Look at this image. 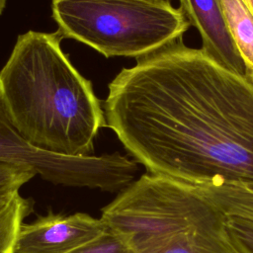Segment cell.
Listing matches in <instances>:
<instances>
[{"label": "cell", "mask_w": 253, "mask_h": 253, "mask_svg": "<svg viewBox=\"0 0 253 253\" xmlns=\"http://www.w3.org/2000/svg\"><path fill=\"white\" fill-rule=\"evenodd\" d=\"M106 126L148 173L253 186V81L180 38L109 84Z\"/></svg>", "instance_id": "1"}, {"label": "cell", "mask_w": 253, "mask_h": 253, "mask_svg": "<svg viewBox=\"0 0 253 253\" xmlns=\"http://www.w3.org/2000/svg\"><path fill=\"white\" fill-rule=\"evenodd\" d=\"M56 32L19 35L0 70V99L13 126L33 146L65 156L94 155L106 126L92 83L60 46Z\"/></svg>", "instance_id": "2"}, {"label": "cell", "mask_w": 253, "mask_h": 253, "mask_svg": "<svg viewBox=\"0 0 253 253\" xmlns=\"http://www.w3.org/2000/svg\"><path fill=\"white\" fill-rule=\"evenodd\" d=\"M62 39L105 57H141L183 38L191 27L180 8L158 0H52Z\"/></svg>", "instance_id": "3"}, {"label": "cell", "mask_w": 253, "mask_h": 253, "mask_svg": "<svg viewBox=\"0 0 253 253\" xmlns=\"http://www.w3.org/2000/svg\"><path fill=\"white\" fill-rule=\"evenodd\" d=\"M101 220L84 212H48L21 226L14 253H70L107 231Z\"/></svg>", "instance_id": "4"}, {"label": "cell", "mask_w": 253, "mask_h": 253, "mask_svg": "<svg viewBox=\"0 0 253 253\" xmlns=\"http://www.w3.org/2000/svg\"><path fill=\"white\" fill-rule=\"evenodd\" d=\"M191 27L198 30L208 54L228 69L245 75V64L228 31L220 0H178Z\"/></svg>", "instance_id": "5"}, {"label": "cell", "mask_w": 253, "mask_h": 253, "mask_svg": "<svg viewBox=\"0 0 253 253\" xmlns=\"http://www.w3.org/2000/svg\"><path fill=\"white\" fill-rule=\"evenodd\" d=\"M226 220L151 235L131 241L137 253H237L229 240Z\"/></svg>", "instance_id": "6"}, {"label": "cell", "mask_w": 253, "mask_h": 253, "mask_svg": "<svg viewBox=\"0 0 253 253\" xmlns=\"http://www.w3.org/2000/svg\"><path fill=\"white\" fill-rule=\"evenodd\" d=\"M228 31L253 81V14L243 0H220Z\"/></svg>", "instance_id": "7"}, {"label": "cell", "mask_w": 253, "mask_h": 253, "mask_svg": "<svg viewBox=\"0 0 253 253\" xmlns=\"http://www.w3.org/2000/svg\"><path fill=\"white\" fill-rule=\"evenodd\" d=\"M200 190L226 215L253 219V186L213 182Z\"/></svg>", "instance_id": "8"}, {"label": "cell", "mask_w": 253, "mask_h": 253, "mask_svg": "<svg viewBox=\"0 0 253 253\" xmlns=\"http://www.w3.org/2000/svg\"><path fill=\"white\" fill-rule=\"evenodd\" d=\"M33 210L34 201L20 191L0 198V253H14L19 230Z\"/></svg>", "instance_id": "9"}, {"label": "cell", "mask_w": 253, "mask_h": 253, "mask_svg": "<svg viewBox=\"0 0 253 253\" xmlns=\"http://www.w3.org/2000/svg\"><path fill=\"white\" fill-rule=\"evenodd\" d=\"M70 253H137L132 243L123 235L110 229L95 240Z\"/></svg>", "instance_id": "10"}, {"label": "cell", "mask_w": 253, "mask_h": 253, "mask_svg": "<svg viewBox=\"0 0 253 253\" xmlns=\"http://www.w3.org/2000/svg\"><path fill=\"white\" fill-rule=\"evenodd\" d=\"M35 176L37 173L30 167L0 161V198L19 192Z\"/></svg>", "instance_id": "11"}, {"label": "cell", "mask_w": 253, "mask_h": 253, "mask_svg": "<svg viewBox=\"0 0 253 253\" xmlns=\"http://www.w3.org/2000/svg\"><path fill=\"white\" fill-rule=\"evenodd\" d=\"M226 229L237 253H253V219L227 215Z\"/></svg>", "instance_id": "12"}, {"label": "cell", "mask_w": 253, "mask_h": 253, "mask_svg": "<svg viewBox=\"0 0 253 253\" xmlns=\"http://www.w3.org/2000/svg\"><path fill=\"white\" fill-rule=\"evenodd\" d=\"M245 2V4L247 5V7L249 8V10L251 11V13L253 14V0H243Z\"/></svg>", "instance_id": "13"}, {"label": "cell", "mask_w": 253, "mask_h": 253, "mask_svg": "<svg viewBox=\"0 0 253 253\" xmlns=\"http://www.w3.org/2000/svg\"><path fill=\"white\" fill-rule=\"evenodd\" d=\"M6 7V0H0V16Z\"/></svg>", "instance_id": "14"}, {"label": "cell", "mask_w": 253, "mask_h": 253, "mask_svg": "<svg viewBox=\"0 0 253 253\" xmlns=\"http://www.w3.org/2000/svg\"><path fill=\"white\" fill-rule=\"evenodd\" d=\"M158 1H163V2H168V3H171L172 0H158Z\"/></svg>", "instance_id": "15"}]
</instances>
